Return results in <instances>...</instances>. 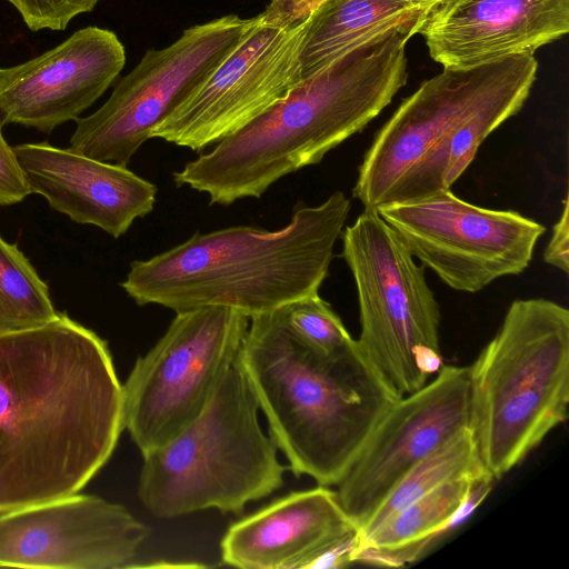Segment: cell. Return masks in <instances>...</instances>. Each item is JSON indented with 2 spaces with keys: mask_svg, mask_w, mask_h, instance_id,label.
Masks as SVG:
<instances>
[{
  "mask_svg": "<svg viewBox=\"0 0 569 569\" xmlns=\"http://www.w3.org/2000/svg\"><path fill=\"white\" fill-rule=\"evenodd\" d=\"M469 421L468 366L442 365L431 381L396 401L337 485L339 502L359 530L410 469Z\"/></svg>",
  "mask_w": 569,
  "mask_h": 569,
  "instance_id": "obj_13",
  "label": "cell"
},
{
  "mask_svg": "<svg viewBox=\"0 0 569 569\" xmlns=\"http://www.w3.org/2000/svg\"><path fill=\"white\" fill-rule=\"evenodd\" d=\"M543 260L565 273L569 271V203L565 199L563 209L552 228L551 238L546 247Z\"/></svg>",
  "mask_w": 569,
  "mask_h": 569,
  "instance_id": "obj_27",
  "label": "cell"
},
{
  "mask_svg": "<svg viewBox=\"0 0 569 569\" xmlns=\"http://www.w3.org/2000/svg\"><path fill=\"white\" fill-rule=\"evenodd\" d=\"M350 208L345 193L335 191L319 206L297 203L291 221L276 231L236 226L197 232L132 261L120 286L139 306L174 312L224 307L249 319L272 312L319 293Z\"/></svg>",
  "mask_w": 569,
  "mask_h": 569,
  "instance_id": "obj_3",
  "label": "cell"
},
{
  "mask_svg": "<svg viewBox=\"0 0 569 569\" xmlns=\"http://www.w3.org/2000/svg\"><path fill=\"white\" fill-rule=\"evenodd\" d=\"M257 20L228 14L186 29L167 48L148 50L97 111L76 120L69 149L127 166L153 128L203 84Z\"/></svg>",
  "mask_w": 569,
  "mask_h": 569,
  "instance_id": "obj_10",
  "label": "cell"
},
{
  "mask_svg": "<svg viewBox=\"0 0 569 569\" xmlns=\"http://www.w3.org/2000/svg\"><path fill=\"white\" fill-rule=\"evenodd\" d=\"M13 151L31 193L81 224L113 238L153 210L157 187L127 166L97 160L49 142L21 143Z\"/></svg>",
  "mask_w": 569,
  "mask_h": 569,
  "instance_id": "obj_17",
  "label": "cell"
},
{
  "mask_svg": "<svg viewBox=\"0 0 569 569\" xmlns=\"http://www.w3.org/2000/svg\"><path fill=\"white\" fill-rule=\"evenodd\" d=\"M480 475L489 473L479 460L470 429L466 428L439 446L401 478L362 526L361 538L443 483Z\"/></svg>",
  "mask_w": 569,
  "mask_h": 569,
  "instance_id": "obj_22",
  "label": "cell"
},
{
  "mask_svg": "<svg viewBox=\"0 0 569 569\" xmlns=\"http://www.w3.org/2000/svg\"><path fill=\"white\" fill-rule=\"evenodd\" d=\"M489 475L443 483L361 538L356 562L403 567L419 559L439 538L453 530L490 492Z\"/></svg>",
  "mask_w": 569,
  "mask_h": 569,
  "instance_id": "obj_19",
  "label": "cell"
},
{
  "mask_svg": "<svg viewBox=\"0 0 569 569\" xmlns=\"http://www.w3.org/2000/svg\"><path fill=\"white\" fill-rule=\"evenodd\" d=\"M280 311L297 339L319 357L333 358L356 345L340 317L319 293L290 302Z\"/></svg>",
  "mask_w": 569,
  "mask_h": 569,
  "instance_id": "obj_24",
  "label": "cell"
},
{
  "mask_svg": "<svg viewBox=\"0 0 569 569\" xmlns=\"http://www.w3.org/2000/svg\"><path fill=\"white\" fill-rule=\"evenodd\" d=\"M238 361L291 471L337 486L399 397L361 353L322 358L280 308L251 318Z\"/></svg>",
  "mask_w": 569,
  "mask_h": 569,
  "instance_id": "obj_4",
  "label": "cell"
},
{
  "mask_svg": "<svg viewBox=\"0 0 569 569\" xmlns=\"http://www.w3.org/2000/svg\"><path fill=\"white\" fill-rule=\"evenodd\" d=\"M57 316L48 284L19 247L0 236V336L41 327Z\"/></svg>",
  "mask_w": 569,
  "mask_h": 569,
  "instance_id": "obj_23",
  "label": "cell"
},
{
  "mask_svg": "<svg viewBox=\"0 0 569 569\" xmlns=\"http://www.w3.org/2000/svg\"><path fill=\"white\" fill-rule=\"evenodd\" d=\"M415 4L436 6L441 0H402Z\"/></svg>",
  "mask_w": 569,
  "mask_h": 569,
  "instance_id": "obj_28",
  "label": "cell"
},
{
  "mask_svg": "<svg viewBox=\"0 0 569 569\" xmlns=\"http://www.w3.org/2000/svg\"><path fill=\"white\" fill-rule=\"evenodd\" d=\"M532 68H538L533 54H513L469 68H443L423 81L375 136L358 168L353 198L377 210L442 136Z\"/></svg>",
  "mask_w": 569,
  "mask_h": 569,
  "instance_id": "obj_12",
  "label": "cell"
},
{
  "mask_svg": "<svg viewBox=\"0 0 569 569\" xmlns=\"http://www.w3.org/2000/svg\"><path fill=\"white\" fill-rule=\"evenodd\" d=\"M0 121V206H10L22 201L31 193L23 170L2 134Z\"/></svg>",
  "mask_w": 569,
  "mask_h": 569,
  "instance_id": "obj_26",
  "label": "cell"
},
{
  "mask_svg": "<svg viewBox=\"0 0 569 569\" xmlns=\"http://www.w3.org/2000/svg\"><path fill=\"white\" fill-rule=\"evenodd\" d=\"M569 31V0H441L418 30L443 68L533 52Z\"/></svg>",
  "mask_w": 569,
  "mask_h": 569,
  "instance_id": "obj_16",
  "label": "cell"
},
{
  "mask_svg": "<svg viewBox=\"0 0 569 569\" xmlns=\"http://www.w3.org/2000/svg\"><path fill=\"white\" fill-rule=\"evenodd\" d=\"M31 31H61L79 14L90 12L100 0H7Z\"/></svg>",
  "mask_w": 569,
  "mask_h": 569,
  "instance_id": "obj_25",
  "label": "cell"
},
{
  "mask_svg": "<svg viewBox=\"0 0 569 569\" xmlns=\"http://www.w3.org/2000/svg\"><path fill=\"white\" fill-rule=\"evenodd\" d=\"M359 530L326 486L291 492L232 523L220 549L243 569L315 568L332 546Z\"/></svg>",
  "mask_w": 569,
  "mask_h": 569,
  "instance_id": "obj_18",
  "label": "cell"
},
{
  "mask_svg": "<svg viewBox=\"0 0 569 569\" xmlns=\"http://www.w3.org/2000/svg\"><path fill=\"white\" fill-rule=\"evenodd\" d=\"M377 211L422 266L448 287L471 293L525 271L546 232L518 211L478 207L451 190Z\"/></svg>",
  "mask_w": 569,
  "mask_h": 569,
  "instance_id": "obj_11",
  "label": "cell"
},
{
  "mask_svg": "<svg viewBox=\"0 0 569 569\" xmlns=\"http://www.w3.org/2000/svg\"><path fill=\"white\" fill-rule=\"evenodd\" d=\"M124 47L104 28L86 27L42 54L0 68L1 124L40 132L77 120L118 78Z\"/></svg>",
  "mask_w": 569,
  "mask_h": 569,
  "instance_id": "obj_15",
  "label": "cell"
},
{
  "mask_svg": "<svg viewBox=\"0 0 569 569\" xmlns=\"http://www.w3.org/2000/svg\"><path fill=\"white\" fill-rule=\"evenodd\" d=\"M147 535L124 507L78 492L0 513V567L131 568Z\"/></svg>",
  "mask_w": 569,
  "mask_h": 569,
  "instance_id": "obj_14",
  "label": "cell"
},
{
  "mask_svg": "<svg viewBox=\"0 0 569 569\" xmlns=\"http://www.w3.org/2000/svg\"><path fill=\"white\" fill-rule=\"evenodd\" d=\"M341 237L358 293V347L399 397L410 395L428 382L417 353L440 350V307L425 266L377 210L365 209Z\"/></svg>",
  "mask_w": 569,
  "mask_h": 569,
  "instance_id": "obj_7",
  "label": "cell"
},
{
  "mask_svg": "<svg viewBox=\"0 0 569 569\" xmlns=\"http://www.w3.org/2000/svg\"><path fill=\"white\" fill-rule=\"evenodd\" d=\"M322 0H271L213 73L150 133L193 151L216 144L279 100L303 78L301 50Z\"/></svg>",
  "mask_w": 569,
  "mask_h": 569,
  "instance_id": "obj_8",
  "label": "cell"
},
{
  "mask_svg": "<svg viewBox=\"0 0 569 569\" xmlns=\"http://www.w3.org/2000/svg\"><path fill=\"white\" fill-rule=\"evenodd\" d=\"M249 318L224 307L181 312L122 385L123 427L142 456L193 421L236 361Z\"/></svg>",
  "mask_w": 569,
  "mask_h": 569,
  "instance_id": "obj_9",
  "label": "cell"
},
{
  "mask_svg": "<svg viewBox=\"0 0 569 569\" xmlns=\"http://www.w3.org/2000/svg\"><path fill=\"white\" fill-rule=\"evenodd\" d=\"M536 73L537 68L523 72L442 136L400 177L383 204L413 201L450 190L485 139L522 108Z\"/></svg>",
  "mask_w": 569,
  "mask_h": 569,
  "instance_id": "obj_20",
  "label": "cell"
},
{
  "mask_svg": "<svg viewBox=\"0 0 569 569\" xmlns=\"http://www.w3.org/2000/svg\"><path fill=\"white\" fill-rule=\"evenodd\" d=\"M411 37L393 31L303 78L283 99L173 172L174 183L227 206L260 198L282 177L319 163L406 84Z\"/></svg>",
  "mask_w": 569,
  "mask_h": 569,
  "instance_id": "obj_2",
  "label": "cell"
},
{
  "mask_svg": "<svg viewBox=\"0 0 569 569\" xmlns=\"http://www.w3.org/2000/svg\"><path fill=\"white\" fill-rule=\"evenodd\" d=\"M469 367V429L492 479L518 466L568 418L569 310L518 299Z\"/></svg>",
  "mask_w": 569,
  "mask_h": 569,
  "instance_id": "obj_5",
  "label": "cell"
},
{
  "mask_svg": "<svg viewBox=\"0 0 569 569\" xmlns=\"http://www.w3.org/2000/svg\"><path fill=\"white\" fill-rule=\"evenodd\" d=\"M123 429L122 385L94 331L58 312L0 336V513L78 493Z\"/></svg>",
  "mask_w": 569,
  "mask_h": 569,
  "instance_id": "obj_1",
  "label": "cell"
},
{
  "mask_svg": "<svg viewBox=\"0 0 569 569\" xmlns=\"http://www.w3.org/2000/svg\"><path fill=\"white\" fill-rule=\"evenodd\" d=\"M433 7L402 0H322L305 33L300 56L302 78L393 31L418 33Z\"/></svg>",
  "mask_w": 569,
  "mask_h": 569,
  "instance_id": "obj_21",
  "label": "cell"
},
{
  "mask_svg": "<svg viewBox=\"0 0 569 569\" xmlns=\"http://www.w3.org/2000/svg\"><path fill=\"white\" fill-rule=\"evenodd\" d=\"M258 411L237 357L200 415L143 456L138 496L144 508L158 518L211 508L239 513L279 489L286 467Z\"/></svg>",
  "mask_w": 569,
  "mask_h": 569,
  "instance_id": "obj_6",
  "label": "cell"
}]
</instances>
